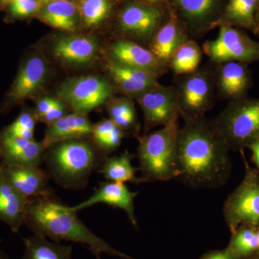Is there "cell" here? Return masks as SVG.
<instances>
[{
  "label": "cell",
  "mask_w": 259,
  "mask_h": 259,
  "mask_svg": "<svg viewBox=\"0 0 259 259\" xmlns=\"http://www.w3.org/2000/svg\"><path fill=\"white\" fill-rule=\"evenodd\" d=\"M229 152L212 120L186 122L179 130L174 180L194 190L219 188L231 175Z\"/></svg>",
  "instance_id": "cell-1"
},
{
  "label": "cell",
  "mask_w": 259,
  "mask_h": 259,
  "mask_svg": "<svg viewBox=\"0 0 259 259\" xmlns=\"http://www.w3.org/2000/svg\"><path fill=\"white\" fill-rule=\"evenodd\" d=\"M71 207L56 196L28 201L24 226L33 235L50 238L53 241H71L86 245L93 253H105L124 259H135L115 249L85 226Z\"/></svg>",
  "instance_id": "cell-2"
},
{
  "label": "cell",
  "mask_w": 259,
  "mask_h": 259,
  "mask_svg": "<svg viewBox=\"0 0 259 259\" xmlns=\"http://www.w3.org/2000/svg\"><path fill=\"white\" fill-rule=\"evenodd\" d=\"M44 160L49 175L65 188L80 189L107 156L82 139L62 141L47 148Z\"/></svg>",
  "instance_id": "cell-3"
},
{
  "label": "cell",
  "mask_w": 259,
  "mask_h": 259,
  "mask_svg": "<svg viewBox=\"0 0 259 259\" xmlns=\"http://www.w3.org/2000/svg\"><path fill=\"white\" fill-rule=\"evenodd\" d=\"M179 122L137 138L139 171L146 182L175 179Z\"/></svg>",
  "instance_id": "cell-4"
},
{
  "label": "cell",
  "mask_w": 259,
  "mask_h": 259,
  "mask_svg": "<svg viewBox=\"0 0 259 259\" xmlns=\"http://www.w3.org/2000/svg\"><path fill=\"white\" fill-rule=\"evenodd\" d=\"M179 115L185 122L205 117L217 99L212 63L200 66L190 74L175 76Z\"/></svg>",
  "instance_id": "cell-5"
},
{
  "label": "cell",
  "mask_w": 259,
  "mask_h": 259,
  "mask_svg": "<svg viewBox=\"0 0 259 259\" xmlns=\"http://www.w3.org/2000/svg\"><path fill=\"white\" fill-rule=\"evenodd\" d=\"M211 120L230 151H243L259 139V97L228 102Z\"/></svg>",
  "instance_id": "cell-6"
},
{
  "label": "cell",
  "mask_w": 259,
  "mask_h": 259,
  "mask_svg": "<svg viewBox=\"0 0 259 259\" xmlns=\"http://www.w3.org/2000/svg\"><path fill=\"white\" fill-rule=\"evenodd\" d=\"M171 12L168 6L145 4L135 1L122 7L117 15L118 38L125 39L147 48Z\"/></svg>",
  "instance_id": "cell-7"
},
{
  "label": "cell",
  "mask_w": 259,
  "mask_h": 259,
  "mask_svg": "<svg viewBox=\"0 0 259 259\" xmlns=\"http://www.w3.org/2000/svg\"><path fill=\"white\" fill-rule=\"evenodd\" d=\"M225 221L232 234L241 226H259V172L247 167L238 187L223 205Z\"/></svg>",
  "instance_id": "cell-8"
},
{
  "label": "cell",
  "mask_w": 259,
  "mask_h": 259,
  "mask_svg": "<svg viewBox=\"0 0 259 259\" xmlns=\"http://www.w3.org/2000/svg\"><path fill=\"white\" fill-rule=\"evenodd\" d=\"M115 92L110 79L90 75L66 80L58 90V96L74 112L87 114L107 104Z\"/></svg>",
  "instance_id": "cell-9"
},
{
  "label": "cell",
  "mask_w": 259,
  "mask_h": 259,
  "mask_svg": "<svg viewBox=\"0 0 259 259\" xmlns=\"http://www.w3.org/2000/svg\"><path fill=\"white\" fill-rule=\"evenodd\" d=\"M218 37L207 40L202 51L209 62L217 64L228 61L250 63L259 61V42L253 40L241 29L221 25Z\"/></svg>",
  "instance_id": "cell-10"
},
{
  "label": "cell",
  "mask_w": 259,
  "mask_h": 259,
  "mask_svg": "<svg viewBox=\"0 0 259 259\" xmlns=\"http://www.w3.org/2000/svg\"><path fill=\"white\" fill-rule=\"evenodd\" d=\"M168 3L194 40L218 27L226 4L223 0H168Z\"/></svg>",
  "instance_id": "cell-11"
},
{
  "label": "cell",
  "mask_w": 259,
  "mask_h": 259,
  "mask_svg": "<svg viewBox=\"0 0 259 259\" xmlns=\"http://www.w3.org/2000/svg\"><path fill=\"white\" fill-rule=\"evenodd\" d=\"M135 99L144 112L145 134L158 126L178 122L180 115L174 85L158 83Z\"/></svg>",
  "instance_id": "cell-12"
},
{
  "label": "cell",
  "mask_w": 259,
  "mask_h": 259,
  "mask_svg": "<svg viewBox=\"0 0 259 259\" xmlns=\"http://www.w3.org/2000/svg\"><path fill=\"white\" fill-rule=\"evenodd\" d=\"M107 59L117 64L144 70L159 79L170 71L147 48L137 42L117 38L107 49Z\"/></svg>",
  "instance_id": "cell-13"
},
{
  "label": "cell",
  "mask_w": 259,
  "mask_h": 259,
  "mask_svg": "<svg viewBox=\"0 0 259 259\" xmlns=\"http://www.w3.org/2000/svg\"><path fill=\"white\" fill-rule=\"evenodd\" d=\"M214 66L217 99L230 102L248 97L253 86L248 64L228 61L214 64Z\"/></svg>",
  "instance_id": "cell-14"
},
{
  "label": "cell",
  "mask_w": 259,
  "mask_h": 259,
  "mask_svg": "<svg viewBox=\"0 0 259 259\" xmlns=\"http://www.w3.org/2000/svg\"><path fill=\"white\" fill-rule=\"evenodd\" d=\"M1 165L10 185L26 200L55 196L49 187L50 175L40 166H18L3 163Z\"/></svg>",
  "instance_id": "cell-15"
},
{
  "label": "cell",
  "mask_w": 259,
  "mask_h": 259,
  "mask_svg": "<svg viewBox=\"0 0 259 259\" xmlns=\"http://www.w3.org/2000/svg\"><path fill=\"white\" fill-rule=\"evenodd\" d=\"M137 194V192L130 191L125 184L112 182H102L91 197L81 203L71 207L75 212H78L81 209L91 207L94 204H107L123 209L133 226L138 228L134 206V199Z\"/></svg>",
  "instance_id": "cell-16"
},
{
  "label": "cell",
  "mask_w": 259,
  "mask_h": 259,
  "mask_svg": "<svg viewBox=\"0 0 259 259\" xmlns=\"http://www.w3.org/2000/svg\"><path fill=\"white\" fill-rule=\"evenodd\" d=\"M105 69L116 91L131 98H136L159 83L157 78L148 71L117 64L107 59Z\"/></svg>",
  "instance_id": "cell-17"
},
{
  "label": "cell",
  "mask_w": 259,
  "mask_h": 259,
  "mask_svg": "<svg viewBox=\"0 0 259 259\" xmlns=\"http://www.w3.org/2000/svg\"><path fill=\"white\" fill-rule=\"evenodd\" d=\"M0 143L2 163L5 164L39 167L44 161L46 148L42 142L16 137L3 131Z\"/></svg>",
  "instance_id": "cell-18"
},
{
  "label": "cell",
  "mask_w": 259,
  "mask_h": 259,
  "mask_svg": "<svg viewBox=\"0 0 259 259\" xmlns=\"http://www.w3.org/2000/svg\"><path fill=\"white\" fill-rule=\"evenodd\" d=\"M190 39L185 24L171 9L169 16L158 29L148 49L168 66L174 53Z\"/></svg>",
  "instance_id": "cell-19"
},
{
  "label": "cell",
  "mask_w": 259,
  "mask_h": 259,
  "mask_svg": "<svg viewBox=\"0 0 259 259\" xmlns=\"http://www.w3.org/2000/svg\"><path fill=\"white\" fill-rule=\"evenodd\" d=\"M47 66L40 56H33L24 63L12 85L8 99L18 104L37 93L45 81Z\"/></svg>",
  "instance_id": "cell-20"
},
{
  "label": "cell",
  "mask_w": 259,
  "mask_h": 259,
  "mask_svg": "<svg viewBox=\"0 0 259 259\" xmlns=\"http://www.w3.org/2000/svg\"><path fill=\"white\" fill-rule=\"evenodd\" d=\"M93 127L86 114L77 112L66 114L48 125L42 143L47 150L53 145L62 141L82 139L92 134Z\"/></svg>",
  "instance_id": "cell-21"
},
{
  "label": "cell",
  "mask_w": 259,
  "mask_h": 259,
  "mask_svg": "<svg viewBox=\"0 0 259 259\" xmlns=\"http://www.w3.org/2000/svg\"><path fill=\"white\" fill-rule=\"evenodd\" d=\"M28 201L15 190L0 164V221L17 233L24 226Z\"/></svg>",
  "instance_id": "cell-22"
},
{
  "label": "cell",
  "mask_w": 259,
  "mask_h": 259,
  "mask_svg": "<svg viewBox=\"0 0 259 259\" xmlns=\"http://www.w3.org/2000/svg\"><path fill=\"white\" fill-rule=\"evenodd\" d=\"M98 45L93 37L68 35L57 39L54 44V55L61 61L72 64H86L96 56Z\"/></svg>",
  "instance_id": "cell-23"
},
{
  "label": "cell",
  "mask_w": 259,
  "mask_h": 259,
  "mask_svg": "<svg viewBox=\"0 0 259 259\" xmlns=\"http://www.w3.org/2000/svg\"><path fill=\"white\" fill-rule=\"evenodd\" d=\"M258 0H227L221 19V25L243 28L256 34V13Z\"/></svg>",
  "instance_id": "cell-24"
},
{
  "label": "cell",
  "mask_w": 259,
  "mask_h": 259,
  "mask_svg": "<svg viewBox=\"0 0 259 259\" xmlns=\"http://www.w3.org/2000/svg\"><path fill=\"white\" fill-rule=\"evenodd\" d=\"M79 15L77 5L66 0L42 5L38 17L42 22L52 28L72 32L77 29Z\"/></svg>",
  "instance_id": "cell-25"
},
{
  "label": "cell",
  "mask_w": 259,
  "mask_h": 259,
  "mask_svg": "<svg viewBox=\"0 0 259 259\" xmlns=\"http://www.w3.org/2000/svg\"><path fill=\"white\" fill-rule=\"evenodd\" d=\"M134 158L135 155L128 151H124L119 156H107L99 168L98 173L101 174L106 180L116 183H146L142 177H136V172L139 169L133 166L132 160Z\"/></svg>",
  "instance_id": "cell-26"
},
{
  "label": "cell",
  "mask_w": 259,
  "mask_h": 259,
  "mask_svg": "<svg viewBox=\"0 0 259 259\" xmlns=\"http://www.w3.org/2000/svg\"><path fill=\"white\" fill-rule=\"evenodd\" d=\"M131 97H112L107 102L110 119L125 132L137 139L139 136L140 125L134 100Z\"/></svg>",
  "instance_id": "cell-27"
},
{
  "label": "cell",
  "mask_w": 259,
  "mask_h": 259,
  "mask_svg": "<svg viewBox=\"0 0 259 259\" xmlns=\"http://www.w3.org/2000/svg\"><path fill=\"white\" fill-rule=\"evenodd\" d=\"M23 243L21 259H72L71 245L49 241L46 237L33 235L23 238Z\"/></svg>",
  "instance_id": "cell-28"
},
{
  "label": "cell",
  "mask_w": 259,
  "mask_h": 259,
  "mask_svg": "<svg viewBox=\"0 0 259 259\" xmlns=\"http://www.w3.org/2000/svg\"><path fill=\"white\" fill-rule=\"evenodd\" d=\"M202 56V49L195 40L190 39L174 53L168 68L175 76L190 74L200 66Z\"/></svg>",
  "instance_id": "cell-29"
},
{
  "label": "cell",
  "mask_w": 259,
  "mask_h": 259,
  "mask_svg": "<svg viewBox=\"0 0 259 259\" xmlns=\"http://www.w3.org/2000/svg\"><path fill=\"white\" fill-rule=\"evenodd\" d=\"M91 136L97 149L105 156L115 151L127 136L110 118L103 119L93 125Z\"/></svg>",
  "instance_id": "cell-30"
},
{
  "label": "cell",
  "mask_w": 259,
  "mask_h": 259,
  "mask_svg": "<svg viewBox=\"0 0 259 259\" xmlns=\"http://www.w3.org/2000/svg\"><path fill=\"white\" fill-rule=\"evenodd\" d=\"M259 241L256 229L241 226L233 234L228 249L236 259H246L258 253Z\"/></svg>",
  "instance_id": "cell-31"
},
{
  "label": "cell",
  "mask_w": 259,
  "mask_h": 259,
  "mask_svg": "<svg viewBox=\"0 0 259 259\" xmlns=\"http://www.w3.org/2000/svg\"><path fill=\"white\" fill-rule=\"evenodd\" d=\"M76 5L83 25L88 28L101 25L110 16L112 9L110 0H79Z\"/></svg>",
  "instance_id": "cell-32"
},
{
  "label": "cell",
  "mask_w": 259,
  "mask_h": 259,
  "mask_svg": "<svg viewBox=\"0 0 259 259\" xmlns=\"http://www.w3.org/2000/svg\"><path fill=\"white\" fill-rule=\"evenodd\" d=\"M37 121L35 112L32 113L30 111H23L4 131L16 137L34 140V131Z\"/></svg>",
  "instance_id": "cell-33"
},
{
  "label": "cell",
  "mask_w": 259,
  "mask_h": 259,
  "mask_svg": "<svg viewBox=\"0 0 259 259\" xmlns=\"http://www.w3.org/2000/svg\"><path fill=\"white\" fill-rule=\"evenodd\" d=\"M42 7L38 0H15L8 7V13L15 18H28L38 13Z\"/></svg>",
  "instance_id": "cell-34"
},
{
  "label": "cell",
  "mask_w": 259,
  "mask_h": 259,
  "mask_svg": "<svg viewBox=\"0 0 259 259\" xmlns=\"http://www.w3.org/2000/svg\"><path fill=\"white\" fill-rule=\"evenodd\" d=\"M65 115H66V107H65L64 102L59 100L55 106L53 107L47 113L42 116L38 121L49 125V124L54 122V121L59 120Z\"/></svg>",
  "instance_id": "cell-35"
},
{
  "label": "cell",
  "mask_w": 259,
  "mask_h": 259,
  "mask_svg": "<svg viewBox=\"0 0 259 259\" xmlns=\"http://www.w3.org/2000/svg\"><path fill=\"white\" fill-rule=\"evenodd\" d=\"M59 100L54 98H49L45 97L42 98L37 103L36 109H35V114L36 116L37 121L39 119L47 113L53 107L55 106Z\"/></svg>",
  "instance_id": "cell-36"
},
{
  "label": "cell",
  "mask_w": 259,
  "mask_h": 259,
  "mask_svg": "<svg viewBox=\"0 0 259 259\" xmlns=\"http://www.w3.org/2000/svg\"><path fill=\"white\" fill-rule=\"evenodd\" d=\"M199 259H236L232 254L231 251L226 248L223 250H214V251L209 252V253L204 254L202 258Z\"/></svg>",
  "instance_id": "cell-37"
},
{
  "label": "cell",
  "mask_w": 259,
  "mask_h": 259,
  "mask_svg": "<svg viewBox=\"0 0 259 259\" xmlns=\"http://www.w3.org/2000/svg\"><path fill=\"white\" fill-rule=\"evenodd\" d=\"M252 153V158L254 162L257 170L259 172V139L253 141L247 146Z\"/></svg>",
  "instance_id": "cell-38"
},
{
  "label": "cell",
  "mask_w": 259,
  "mask_h": 259,
  "mask_svg": "<svg viewBox=\"0 0 259 259\" xmlns=\"http://www.w3.org/2000/svg\"><path fill=\"white\" fill-rule=\"evenodd\" d=\"M136 1L145 3V4L168 6V0H136Z\"/></svg>",
  "instance_id": "cell-39"
},
{
  "label": "cell",
  "mask_w": 259,
  "mask_h": 259,
  "mask_svg": "<svg viewBox=\"0 0 259 259\" xmlns=\"http://www.w3.org/2000/svg\"><path fill=\"white\" fill-rule=\"evenodd\" d=\"M13 1H15V0H0V9L8 8Z\"/></svg>",
  "instance_id": "cell-40"
},
{
  "label": "cell",
  "mask_w": 259,
  "mask_h": 259,
  "mask_svg": "<svg viewBox=\"0 0 259 259\" xmlns=\"http://www.w3.org/2000/svg\"><path fill=\"white\" fill-rule=\"evenodd\" d=\"M256 25H257V32L256 34L255 35H258L259 36V0H258V10H257V13H256Z\"/></svg>",
  "instance_id": "cell-41"
},
{
  "label": "cell",
  "mask_w": 259,
  "mask_h": 259,
  "mask_svg": "<svg viewBox=\"0 0 259 259\" xmlns=\"http://www.w3.org/2000/svg\"><path fill=\"white\" fill-rule=\"evenodd\" d=\"M42 5L48 4V3H54V2L66 1V0H38Z\"/></svg>",
  "instance_id": "cell-42"
},
{
  "label": "cell",
  "mask_w": 259,
  "mask_h": 259,
  "mask_svg": "<svg viewBox=\"0 0 259 259\" xmlns=\"http://www.w3.org/2000/svg\"><path fill=\"white\" fill-rule=\"evenodd\" d=\"M0 259H10L9 256L3 250H0Z\"/></svg>",
  "instance_id": "cell-43"
},
{
  "label": "cell",
  "mask_w": 259,
  "mask_h": 259,
  "mask_svg": "<svg viewBox=\"0 0 259 259\" xmlns=\"http://www.w3.org/2000/svg\"><path fill=\"white\" fill-rule=\"evenodd\" d=\"M246 259H259V253H258V255H256V256H253V255H252V256Z\"/></svg>",
  "instance_id": "cell-44"
},
{
  "label": "cell",
  "mask_w": 259,
  "mask_h": 259,
  "mask_svg": "<svg viewBox=\"0 0 259 259\" xmlns=\"http://www.w3.org/2000/svg\"><path fill=\"white\" fill-rule=\"evenodd\" d=\"M255 229H256L257 236H258V241H259V226L258 227V228H255ZM259 253V245H258V253Z\"/></svg>",
  "instance_id": "cell-45"
},
{
  "label": "cell",
  "mask_w": 259,
  "mask_h": 259,
  "mask_svg": "<svg viewBox=\"0 0 259 259\" xmlns=\"http://www.w3.org/2000/svg\"><path fill=\"white\" fill-rule=\"evenodd\" d=\"M93 254L95 255V257H96L97 259H101V258H100V253H93Z\"/></svg>",
  "instance_id": "cell-46"
},
{
  "label": "cell",
  "mask_w": 259,
  "mask_h": 259,
  "mask_svg": "<svg viewBox=\"0 0 259 259\" xmlns=\"http://www.w3.org/2000/svg\"><path fill=\"white\" fill-rule=\"evenodd\" d=\"M2 153H3V149H2L1 143H0V157H2Z\"/></svg>",
  "instance_id": "cell-47"
}]
</instances>
